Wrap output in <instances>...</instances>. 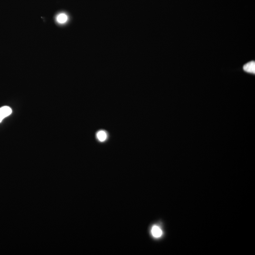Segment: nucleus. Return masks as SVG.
Segmentation results:
<instances>
[{"label": "nucleus", "mask_w": 255, "mask_h": 255, "mask_svg": "<svg viewBox=\"0 0 255 255\" xmlns=\"http://www.w3.org/2000/svg\"><path fill=\"white\" fill-rule=\"evenodd\" d=\"M151 233L154 237L155 238H159L162 235L163 231L159 226H154L152 228Z\"/></svg>", "instance_id": "obj_2"}, {"label": "nucleus", "mask_w": 255, "mask_h": 255, "mask_svg": "<svg viewBox=\"0 0 255 255\" xmlns=\"http://www.w3.org/2000/svg\"><path fill=\"white\" fill-rule=\"evenodd\" d=\"M243 69L245 71L249 73H255V62L254 61H250L246 64L243 67Z\"/></svg>", "instance_id": "obj_3"}, {"label": "nucleus", "mask_w": 255, "mask_h": 255, "mask_svg": "<svg viewBox=\"0 0 255 255\" xmlns=\"http://www.w3.org/2000/svg\"><path fill=\"white\" fill-rule=\"evenodd\" d=\"M97 137L100 141H104L107 138V134L104 131H100L97 133Z\"/></svg>", "instance_id": "obj_5"}, {"label": "nucleus", "mask_w": 255, "mask_h": 255, "mask_svg": "<svg viewBox=\"0 0 255 255\" xmlns=\"http://www.w3.org/2000/svg\"><path fill=\"white\" fill-rule=\"evenodd\" d=\"M11 113L12 110L9 106H5L0 108V123L2 122L5 117L10 115Z\"/></svg>", "instance_id": "obj_1"}, {"label": "nucleus", "mask_w": 255, "mask_h": 255, "mask_svg": "<svg viewBox=\"0 0 255 255\" xmlns=\"http://www.w3.org/2000/svg\"><path fill=\"white\" fill-rule=\"evenodd\" d=\"M57 22L60 24H63L65 23L67 21L68 17L65 13H61L59 14L56 16Z\"/></svg>", "instance_id": "obj_4"}]
</instances>
